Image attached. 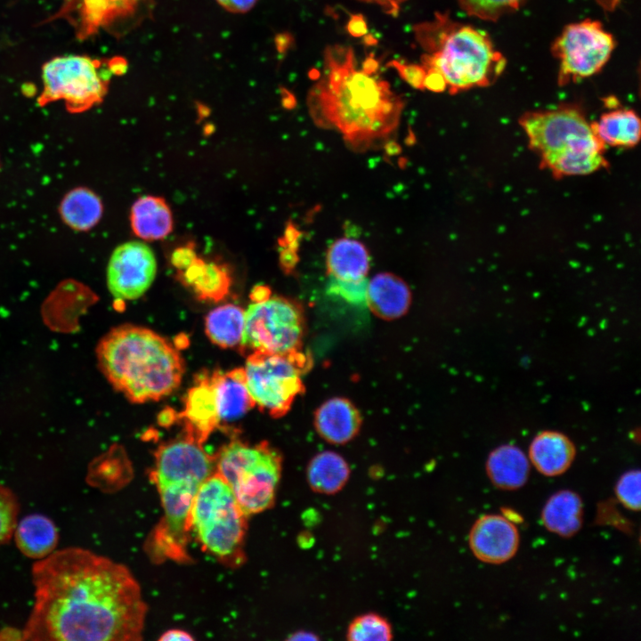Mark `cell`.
I'll return each mask as SVG.
<instances>
[{
  "mask_svg": "<svg viewBox=\"0 0 641 641\" xmlns=\"http://www.w3.org/2000/svg\"><path fill=\"white\" fill-rule=\"evenodd\" d=\"M32 580L35 602L21 639L142 640L148 607L126 565L68 548L37 560Z\"/></svg>",
  "mask_w": 641,
  "mask_h": 641,
  "instance_id": "obj_1",
  "label": "cell"
},
{
  "mask_svg": "<svg viewBox=\"0 0 641 641\" xmlns=\"http://www.w3.org/2000/svg\"><path fill=\"white\" fill-rule=\"evenodd\" d=\"M378 66L374 57L359 63L349 46H329L321 72L308 94L313 119L334 127L355 147L390 135L403 110V100L380 76Z\"/></svg>",
  "mask_w": 641,
  "mask_h": 641,
  "instance_id": "obj_2",
  "label": "cell"
},
{
  "mask_svg": "<svg viewBox=\"0 0 641 641\" xmlns=\"http://www.w3.org/2000/svg\"><path fill=\"white\" fill-rule=\"evenodd\" d=\"M413 32L423 51V90L457 93L488 86L506 68V58L486 32L455 21L448 13H435L415 25Z\"/></svg>",
  "mask_w": 641,
  "mask_h": 641,
  "instance_id": "obj_3",
  "label": "cell"
},
{
  "mask_svg": "<svg viewBox=\"0 0 641 641\" xmlns=\"http://www.w3.org/2000/svg\"><path fill=\"white\" fill-rule=\"evenodd\" d=\"M99 369L112 387L133 403L158 401L181 385L184 360L166 338L150 329L122 324L99 341Z\"/></svg>",
  "mask_w": 641,
  "mask_h": 641,
  "instance_id": "obj_4",
  "label": "cell"
},
{
  "mask_svg": "<svg viewBox=\"0 0 641 641\" xmlns=\"http://www.w3.org/2000/svg\"><path fill=\"white\" fill-rule=\"evenodd\" d=\"M154 457L151 479L164 509L154 541L161 555L184 560L192 503L202 483L214 473L215 458L185 435L161 444Z\"/></svg>",
  "mask_w": 641,
  "mask_h": 641,
  "instance_id": "obj_5",
  "label": "cell"
},
{
  "mask_svg": "<svg viewBox=\"0 0 641 641\" xmlns=\"http://www.w3.org/2000/svg\"><path fill=\"white\" fill-rule=\"evenodd\" d=\"M215 469L230 486L247 516L273 505L282 459L267 442L249 445L239 440L231 441L219 450Z\"/></svg>",
  "mask_w": 641,
  "mask_h": 641,
  "instance_id": "obj_6",
  "label": "cell"
},
{
  "mask_svg": "<svg viewBox=\"0 0 641 641\" xmlns=\"http://www.w3.org/2000/svg\"><path fill=\"white\" fill-rule=\"evenodd\" d=\"M247 515L215 472L200 485L192 503L189 529L202 547L226 562L241 558Z\"/></svg>",
  "mask_w": 641,
  "mask_h": 641,
  "instance_id": "obj_7",
  "label": "cell"
},
{
  "mask_svg": "<svg viewBox=\"0 0 641 641\" xmlns=\"http://www.w3.org/2000/svg\"><path fill=\"white\" fill-rule=\"evenodd\" d=\"M111 75L110 59L80 54L55 56L42 66L43 90L37 104L45 107L62 101L69 113L87 111L104 100Z\"/></svg>",
  "mask_w": 641,
  "mask_h": 641,
  "instance_id": "obj_8",
  "label": "cell"
},
{
  "mask_svg": "<svg viewBox=\"0 0 641 641\" xmlns=\"http://www.w3.org/2000/svg\"><path fill=\"white\" fill-rule=\"evenodd\" d=\"M298 306L280 296L256 300L245 310V324L239 349L250 353H296L303 336Z\"/></svg>",
  "mask_w": 641,
  "mask_h": 641,
  "instance_id": "obj_9",
  "label": "cell"
},
{
  "mask_svg": "<svg viewBox=\"0 0 641 641\" xmlns=\"http://www.w3.org/2000/svg\"><path fill=\"white\" fill-rule=\"evenodd\" d=\"M154 0H61L59 9L40 24L64 20L84 41L101 31L124 36L152 15Z\"/></svg>",
  "mask_w": 641,
  "mask_h": 641,
  "instance_id": "obj_10",
  "label": "cell"
},
{
  "mask_svg": "<svg viewBox=\"0 0 641 641\" xmlns=\"http://www.w3.org/2000/svg\"><path fill=\"white\" fill-rule=\"evenodd\" d=\"M298 353H250L245 364L247 391L262 411L274 418L290 409L303 388Z\"/></svg>",
  "mask_w": 641,
  "mask_h": 641,
  "instance_id": "obj_11",
  "label": "cell"
},
{
  "mask_svg": "<svg viewBox=\"0 0 641 641\" xmlns=\"http://www.w3.org/2000/svg\"><path fill=\"white\" fill-rule=\"evenodd\" d=\"M519 124L527 135L529 147L540 155V160L571 150L605 149L576 106L527 112Z\"/></svg>",
  "mask_w": 641,
  "mask_h": 641,
  "instance_id": "obj_12",
  "label": "cell"
},
{
  "mask_svg": "<svg viewBox=\"0 0 641 641\" xmlns=\"http://www.w3.org/2000/svg\"><path fill=\"white\" fill-rule=\"evenodd\" d=\"M614 46L613 35L598 20L567 25L551 48L559 62L558 84L576 83L597 73L608 61Z\"/></svg>",
  "mask_w": 641,
  "mask_h": 641,
  "instance_id": "obj_13",
  "label": "cell"
},
{
  "mask_svg": "<svg viewBox=\"0 0 641 641\" xmlns=\"http://www.w3.org/2000/svg\"><path fill=\"white\" fill-rule=\"evenodd\" d=\"M157 273L154 253L144 243L126 242L112 253L107 267V286L118 301L141 297L151 286Z\"/></svg>",
  "mask_w": 641,
  "mask_h": 641,
  "instance_id": "obj_14",
  "label": "cell"
},
{
  "mask_svg": "<svg viewBox=\"0 0 641 641\" xmlns=\"http://www.w3.org/2000/svg\"><path fill=\"white\" fill-rule=\"evenodd\" d=\"M474 556L487 564L507 562L516 554L519 531L509 519L499 515H483L473 524L468 538Z\"/></svg>",
  "mask_w": 641,
  "mask_h": 641,
  "instance_id": "obj_15",
  "label": "cell"
},
{
  "mask_svg": "<svg viewBox=\"0 0 641 641\" xmlns=\"http://www.w3.org/2000/svg\"><path fill=\"white\" fill-rule=\"evenodd\" d=\"M183 422L185 436L202 444L221 423L208 372L199 374L185 398L183 410L175 414Z\"/></svg>",
  "mask_w": 641,
  "mask_h": 641,
  "instance_id": "obj_16",
  "label": "cell"
},
{
  "mask_svg": "<svg viewBox=\"0 0 641 641\" xmlns=\"http://www.w3.org/2000/svg\"><path fill=\"white\" fill-rule=\"evenodd\" d=\"M208 376L221 425L240 419L256 406L247 388L244 368L227 372L214 370Z\"/></svg>",
  "mask_w": 641,
  "mask_h": 641,
  "instance_id": "obj_17",
  "label": "cell"
},
{
  "mask_svg": "<svg viewBox=\"0 0 641 641\" xmlns=\"http://www.w3.org/2000/svg\"><path fill=\"white\" fill-rule=\"evenodd\" d=\"M576 457L573 442L564 434L555 430L540 432L529 447V460L545 476H557L565 473Z\"/></svg>",
  "mask_w": 641,
  "mask_h": 641,
  "instance_id": "obj_18",
  "label": "cell"
},
{
  "mask_svg": "<svg viewBox=\"0 0 641 641\" xmlns=\"http://www.w3.org/2000/svg\"><path fill=\"white\" fill-rule=\"evenodd\" d=\"M314 424L324 440L334 444H343L351 441L358 433L361 417L348 400L333 398L318 409Z\"/></svg>",
  "mask_w": 641,
  "mask_h": 641,
  "instance_id": "obj_19",
  "label": "cell"
},
{
  "mask_svg": "<svg viewBox=\"0 0 641 641\" xmlns=\"http://www.w3.org/2000/svg\"><path fill=\"white\" fill-rule=\"evenodd\" d=\"M530 460L525 453L513 444H503L491 450L485 469L491 483L504 491L523 487L530 475Z\"/></svg>",
  "mask_w": 641,
  "mask_h": 641,
  "instance_id": "obj_20",
  "label": "cell"
},
{
  "mask_svg": "<svg viewBox=\"0 0 641 641\" xmlns=\"http://www.w3.org/2000/svg\"><path fill=\"white\" fill-rule=\"evenodd\" d=\"M410 300L408 286L394 274L379 273L368 282L367 304L381 318L401 317L407 312Z\"/></svg>",
  "mask_w": 641,
  "mask_h": 641,
  "instance_id": "obj_21",
  "label": "cell"
},
{
  "mask_svg": "<svg viewBox=\"0 0 641 641\" xmlns=\"http://www.w3.org/2000/svg\"><path fill=\"white\" fill-rule=\"evenodd\" d=\"M13 534L20 551L37 560L53 553L59 539L54 523L40 514L26 515L17 522Z\"/></svg>",
  "mask_w": 641,
  "mask_h": 641,
  "instance_id": "obj_22",
  "label": "cell"
},
{
  "mask_svg": "<svg viewBox=\"0 0 641 641\" xmlns=\"http://www.w3.org/2000/svg\"><path fill=\"white\" fill-rule=\"evenodd\" d=\"M541 522L552 533L564 538L575 535L583 522V503L580 495L570 490L554 493L541 511Z\"/></svg>",
  "mask_w": 641,
  "mask_h": 641,
  "instance_id": "obj_23",
  "label": "cell"
},
{
  "mask_svg": "<svg viewBox=\"0 0 641 641\" xmlns=\"http://www.w3.org/2000/svg\"><path fill=\"white\" fill-rule=\"evenodd\" d=\"M178 276L199 300L218 302L225 297L231 286L229 272L223 266L197 257L179 271Z\"/></svg>",
  "mask_w": 641,
  "mask_h": 641,
  "instance_id": "obj_24",
  "label": "cell"
},
{
  "mask_svg": "<svg viewBox=\"0 0 641 641\" xmlns=\"http://www.w3.org/2000/svg\"><path fill=\"white\" fill-rule=\"evenodd\" d=\"M590 124L594 134L604 146L633 148L640 141L641 122L633 110H613Z\"/></svg>",
  "mask_w": 641,
  "mask_h": 641,
  "instance_id": "obj_25",
  "label": "cell"
},
{
  "mask_svg": "<svg viewBox=\"0 0 641 641\" xmlns=\"http://www.w3.org/2000/svg\"><path fill=\"white\" fill-rule=\"evenodd\" d=\"M103 207L98 195L85 187L67 192L59 206L61 220L69 228L85 231L94 227L102 215Z\"/></svg>",
  "mask_w": 641,
  "mask_h": 641,
  "instance_id": "obj_26",
  "label": "cell"
},
{
  "mask_svg": "<svg viewBox=\"0 0 641 641\" xmlns=\"http://www.w3.org/2000/svg\"><path fill=\"white\" fill-rule=\"evenodd\" d=\"M327 265L329 273L333 278L360 280L366 278L369 268V253L361 242L340 239L329 247Z\"/></svg>",
  "mask_w": 641,
  "mask_h": 641,
  "instance_id": "obj_27",
  "label": "cell"
},
{
  "mask_svg": "<svg viewBox=\"0 0 641 641\" xmlns=\"http://www.w3.org/2000/svg\"><path fill=\"white\" fill-rule=\"evenodd\" d=\"M130 218L133 231L144 239H163L172 230L170 209L160 198L147 196L139 199L133 205Z\"/></svg>",
  "mask_w": 641,
  "mask_h": 641,
  "instance_id": "obj_28",
  "label": "cell"
},
{
  "mask_svg": "<svg viewBox=\"0 0 641 641\" xmlns=\"http://www.w3.org/2000/svg\"><path fill=\"white\" fill-rule=\"evenodd\" d=\"M350 476L345 459L337 452L322 451L314 456L306 469L311 489L321 494H335L341 491Z\"/></svg>",
  "mask_w": 641,
  "mask_h": 641,
  "instance_id": "obj_29",
  "label": "cell"
},
{
  "mask_svg": "<svg viewBox=\"0 0 641 641\" xmlns=\"http://www.w3.org/2000/svg\"><path fill=\"white\" fill-rule=\"evenodd\" d=\"M245 310L227 304L211 310L205 319V331L209 340L221 348L239 349L244 330Z\"/></svg>",
  "mask_w": 641,
  "mask_h": 641,
  "instance_id": "obj_30",
  "label": "cell"
},
{
  "mask_svg": "<svg viewBox=\"0 0 641 641\" xmlns=\"http://www.w3.org/2000/svg\"><path fill=\"white\" fill-rule=\"evenodd\" d=\"M602 150L579 149L560 152L540 160L555 177L585 175L608 166Z\"/></svg>",
  "mask_w": 641,
  "mask_h": 641,
  "instance_id": "obj_31",
  "label": "cell"
},
{
  "mask_svg": "<svg viewBox=\"0 0 641 641\" xmlns=\"http://www.w3.org/2000/svg\"><path fill=\"white\" fill-rule=\"evenodd\" d=\"M346 638L351 641H388L393 638L392 627L377 613H363L350 622Z\"/></svg>",
  "mask_w": 641,
  "mask_h": 641,
  "instance_id": "obj_32",
  "label": "cell"
},
{
  "mask_svg": "<svg viewBox=\"0 0 641 641\" xmlns=\"http://www.w3.org/2000/svg\"><path fill=\"white\" fill-rule=\"evenodd\" d=\"M527 0H458L469 16L494 21L517 10Z\"/></svg>",
  "mask_w": 641,
  "mask_h": 641,
  "instance_id": "obj_33",
  "label": "cell"
},
{
  "mask_svg": "<svg viewBox=\"0 0 641 641\" xmlns=\"http://www.w3.org/2000/svg\"><path fill=\"white\" fill-rule=\"evenodd\" d=\"M615 495L618 500L631 511H639L641 507V475L640 471L625 472L617 481Z\"/></svg>",
  "mask_w": 641,
  "mask_h": 641,
  "instance_id": "obj_34",
  "label": "cell"
},
{
  "mask_svg": "<svg viewBox=\"0 0 641 641\" xmlns=\"http://www.w3.org/2000/svg\"><path fill=\"white\" fill-rule=\"evenodd\" d=\"M19 512L17 499L8 488L0 485V544L13 534Z\"/></svg>",
  "mask_w": 641,
  "mask_h": 641,
  "instance_id": "obj_35",
  "label": "cell"
},
{
  "mask_svg": "<svg viewBox=\"0 0 641 641\" xmlns=\"http://www.w3.org/2000/svg\"><path fill=\"white\" fill-rule=\"evenodd\" d=\"M368 280H343L331 277L328 284V291L350 304H367Z\"/></svg>",
  "mask_w": 641,
  "mask_h": 641,
  "instance_id": "obj_36",
  "label": "cell"
},
{
  "mask_svg": "<svg viewBox=\"0 0 641 641\" xmlns=\"http://www.w3.org/2000/svg\"><path fill=\"white\" fill-rule=\"evenodd\" d=\"M411 86L423 90V81L425 73L422 67L418 64L402 63L399 61H393L389 63Z\"/></svg>",
  "mask_w": 641,
  "mask_h": 641,
  "instance_id": "obj_37",
  "label": "cell"
},
{
  "mask_svg": "<svg viewBox=\"0 0 641 641\" xmlns=\"http://www.w3.org/2000/svg\"><path fill=\"white\" fill-rule=\"evenodd\" d=\"M216 3L227 12L232 13H245L249 12L257 0H215Z\"/></svg>",
  "mask_w": 641,
  "mask_h": 641,
  "instance_id": "obj_38",
  "label": "cell"
},
{
  "mask_svg": "<svg viewBox=\"0 0 641 641\" xmlns=\"http://www.w3.org/2000/svg\"><path fill=\"white\" fill-rule=\"evenodd\" d=\"M195 258L196 255L191 248L183 247L174 252L172 263L179 272L185 269Z\"/></svg>",
  "mask_w": 641,
  "mask_h": 641,
  "instance_id": "obj_39",
  "label": "cell"
},
{
  "mask_svg": "<svg viewBox=\"0 0 641 641\" xmlns=\"http://www.w3.org/2000/svg\"><path fill=\"white\" fill-rule=\"evenodd\" d=\"M368 4H376L381 8L385 13L393 17H396L401 10L402 5L407 0H357Z\"/></svg>",
  "mask_w": 641,
  "mask_h": 641,
  "instance_id": "obj_40",
  "label": "cell"
},
{
  "mask_svg": "<svg viewBox=\"0 0 641 641\" xmlns=\"http://www.w3.org/2000/svg\"><path fill=\"white\" fill-rule=\"evenodd\" d=\"M195 638L189 632L182 629H169L164 632L158 640L161 641H180V640H194Z\"/></svg>",
  "mask_w": 641,
  "mask_h": 641,
  "instance_id": "obj_41",
  "label": "cell"
}]
</instances>
